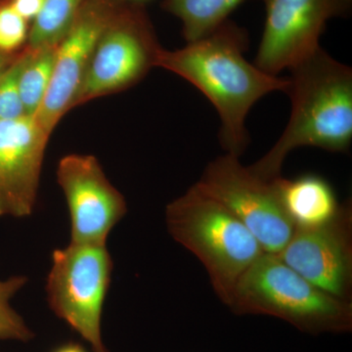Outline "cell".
<instances>
[{
	"label": "cell",
	"instance_id": "8992f818",
	"mask_svg": "<svg viewBox=\"0 0 352 352\" xmlns=\"http://www.w3.org/2000/svg\"><path fill=\"white\" fill-rule=\"evenodd\" d=\"M194 186L223 206L258 240L264 252L278 254L295 231L274 179L258 177L240 157L226 154L210 162Z\"/></svg>",
	"mask_w": 352,
	"mask_h": 352
},
{
	"label": "cell",
	"instance_id": "ba28073f",
	"mask_svg": "<svg viewBox=\"0 0 352 352\" xmlns=\"http://www.w3.org/2000/svg\"><path fill=\"white\" fill-rule=\"evenodd\" d=\"M265 23L254 65L270 75L293 68L321 47L331 19L344 15L351 0H264Z\"/></svg>",
	"mask_w": 352,
	"mask_h": 352
},
{
	"label": "cell",
	"instance_id": "8fae6325",
	"mask_svg": "<svg viewBox=\"0 0 352 352\" xmlns=\"http://www.w3.org/2000/svg\"><path fill=\"white\" fill-rule=\"evenodd\" d=\"M119 9L115 0H87L57 44L52 80L34 117L48 135L73 108L99 38Z\"/></svg>",
	"mask_w": 352,
	"mask_h": 352
},
{
	"label": "cell",
	"instance_id": "44dd1931",
	"mask_svg": "<svg viewBox=\"0 0 352 352\" xmlns=\"http://www.w3.org/2000/svg\"><path fill=\"white\" fill-rule=\"evenodd\" d=\"M51 352H87L80 344H76V342H69V344H62L58 346L54 351Z\"/></svg>",
	"mask_w": 352,
	"mask_h": 352
},
{
	"label": "cell",
	"instance_id": "ac0fdd59",
	"mask_svg": "<svg viewBox=\"0 0 352 352\" xmlns=\"http://www.w3.org/2000/svg\"><path fill=\"white\" fill-rule=\"evenodd\" d=\"M27 48L0 75V120L27 117L20 95V75L27 58Z\"/></svg>",
	"mask_w": 352,
	"mask_h": 352
},
{
	"label": "cell",
	"instance_id": "7a4b0ae2",
	"mask_svg": "<svg viewBox=\"0 0 352 352\" xmlns=\"http://www.w3.org/2000/svg\"><path fill=\"white\" fill-rule=\"evenodd\" d=\"M287 94L292 100L288 124L272 148L248 166L265 180L281 176L282 166L296 148L349 151L352 142V69L319 48L289 69Z\"/></svg>",
	"mask_w": 352,
	"mask_h": 352
},
{
	"label": "cell",
	"instance_id": "277c9868",
	"mask_svg": "<svg viewBox=\"0 0 352 352\" xmlns=\"http://www.w3.org/2000/svg\"><path fill=\"white\" fill-rule=\"evenodd\" d=\"M238 315L281 319L300 332L342 333L352 329V302L329 295L263 252L241 276L228 305Z\"/></svg>",
	"mask_w": 352,
	"mask_h": 352
},
{
	"label": "cell",
	"instance_id": "5b68a950",
	"mask_svg": "<svg viewBox=\"0 0 352 352\" xmlns=\"http://www.w3.org/2000/svg\"><path fill=\"white\" fill-rule=\"evenodd\" d=\"M113 267L106 245L71 242L53 252L46 281L51 310L94 352H109L102 339L101 321Z\"/></svg>",
	"mask_w": 352,
	"mask_h": 352
},
{
	"label": "cell",
	"instance_id": "603a6c76",
	"mask_svg": "<svg viewBox=\"0 0 352 352\" xmlns=\"http://www.w3.org/2000/svg\"><path fill=\"white\" fill-rule=\"evenodd\" d=\"M129 1H132V2H143V1H146V0H129Z\"/></svg>",
	"mask_w": 352,
	"mask_h": 352
},
{
	"label": "cell",
	"instance_id": "30bf717a",
	"mask_svg": "<svg viewBox=\"0 0 352 352\" xmlns=\"http://www.w3.org/2000/svg\"><path fill=\"white\" fill-rule=\"evenodd\" d=\"M56 175L69 208L71 242L106 245L127 207L98 160L91 155H67L60 160Z\"/></svg>",
	"mask_w": 352,
	"mask_h": 352
},
{
	"label": "cell",
	"instance_id": "4fadbf2b",
	"mask_svg": "<svg viewBox=\"0 0 352 352\" xmlns=\"http://www.w3.org/2000/svg\"><path fill=\"white\" fill-rule=\"evenodd\" d=\"M275 186L286 214L295 228H312L330 221L340 205L330 183L316 175L293 179L275 178Z\"/></svg>",
	"mask_w": 352,
	"mask_h": 352
},
{
	"label": "cell",
	"instance_id": "3957f363",
	"mask_svg": "<svg viewBox=\"0 0 352 352\" xmlns=\"http://www.w3.org/2000/svg\"><path fill=\"white\" fill-rule=\"evenodd\" d=\"M171 237L203 264L214 293L228 307L241 276L264 251L237 217L192 186L166 206Z\"/></svg>",
	"mask_w": 352,
	"mask_h": 352
},
{
	"label": "cell",
	"instance_id": "9c48e42d",
	"mask_svg": "<svg viewBox=\"0 0 352 352\" xmlns=\"http://www.w3.org/2000/svg\"><path fill=\"white\" fill-rule=\"evenodd\" d=\"M278 258L329 295L351 302L352 206L340 205L330 221L312 228H295Z\"/></svg>",
	"mask_w": 352,
	"mask_h": 352
},
{
	"label": "cell",
	"instance_id": "7402d4cb",
	"mask_svg": "<svg viewBox=\"0 0 352 352\" xmlns=\"http://www.w3.org/2000/svg\"><path fill=\"white\" fill-rule=\"evenodd\" d=\"M18 53H16V54H6V53L0 51V75L3 73L4 69H6L9 65L12 63L13 60L17 56Z\"/></svg>",
	"mask_w": 352,
	"mask_h": 352
},
{
	"label": "cell",
	"instance_id": "7c38bea8",
	"mask_svg": "<svg viewBox=\"0 0 352 352\" xmlns=\"http://www.w3.org/2000/svg\"><path fill=\"white\" fill-rule=\"evenodd\" d=\"M50 138L34 118L0 120V217L34 212Z\"/></svg>",
	"mask_w": 352,
	"mask_h": 352
},
{
	"label": "cell",
	"instance_id": "ffe728a7",
	"mask_svg": "<svg viewBox=\"0 0 352 352\" xmlns=\"http://www.w3.org/2000/svg\"><path fill=\"white\" fill-rule=\"evenodd\" d=\"M8 1L21 17L24 18L27 22L30 21L34 22L41 12L44 0H8Z\"/></svg>",
	"mask_w": 352,
	"mask_h": 352
},
{
	"label": "cell",
	"instance_id": "9a60e30c",
	"mask_svg": "<svg viewBox=\"0 0 352 352\" xmlns=\"http://www.w3.org/2000/svg\"><path fill=\"white\" fill-rule=\"evenodd\" d=\"M56 47L46 46L34 50L25 47L28 54L21 72L19 87L27 117H36L47 94L54 72Z\"/></svg>",
	"mask_w": 352,
	"mask_h": 352
},
{
	"label": "cell",
	"instance_id": "5bb4252c",
	"mask_svg": "<svg viewBox=\"0 0 352 352\" xmlns=\"http://www.w3.org/2000/svg\"><path fill=\"white\" fill-rule=\"evenodd\" d=\"M245 0H164L163 8L182 23L187 43L198 41L227 22Z\"/></svg>",
	"mask_w": 352,
	"mask_h": 352
},
{
	"label": "cell",
	"instance_id": "d6986e66",
	"mask_svg": "<svg viewBox=\"0 0 352 352\" xmlns=\"http://www.w3.org/2000/svg\"><path fill=\"white\" fill-rule=\"evenodd\" d=\"M28 22L9 1L0 2V51L16 54L24 50L29 38Z\"/></svg>",
	"mask_w": 352,
	"mask_h": 352
},
{
	"label": "cell",
	"instance_id": "2e32d148",
	"mask_svg": "<svg viewBox=\"0 0 352 352\" xmlns=\"http://www.w3.org/2000/svg\"><path fill=\"white\" fill-rule=\"evenodd\" d=\"M87 0H44L38 17L30 29L25 47L38 50L56 46L75 22Z\"/></svg>",
	"mask_w": 352,
	"mask_h": 352
},
{
	"label": "cell",
	"instance_id": "6da1fadb",
	"mask_svg": "<svg viewBox=\"0 0 352 352\" xmlns=\"http://www.w3.org/2000/svg\"><path fill=\"white\" fill-rule=\"evenodd\" d=\"M244 30L226 22L198 41L177 50L162 48L156 67L173 72L193 85L219 113V141L227 154L241 157L249 145L245 120L265 95L289 90V78L270 75L244 56Z\"/></svg>",
	"mask_w": 352,
	"mask_h": 352
},
{
	"label": "cell",
	"instance_id": "52a82bcc",
	"mask_svg": "<svg viewBox=\"0 0 352 352\" xmlns=\"http://www.w3.org/2000/svg\"><path fill=\"white\" fill-rule=\"evenodd\" d=\"M161 50L144 14L120 7L99 38L72 109L138 85L156 67Z\"/></svg>",
	"mask_w": 352,
	"mask_h": 352
},
{
	"label": "cell",
	"instance_id": "e0dca14e",
	"mask_svg": "<svg viewBox=\"0 0 352 352\" xmlns=\"http://www.w3.org/2000/svg\"><path fill=\"white\" fill-rule=\"evenodd\" d=\"M27 281L25 276H13L0 281V340L25 342L34 338L31 329L10 303L13 296L27 284Z\"/></svg>",
	"mask_w": 352,
	"mask_h": 352
}]
</instances>
